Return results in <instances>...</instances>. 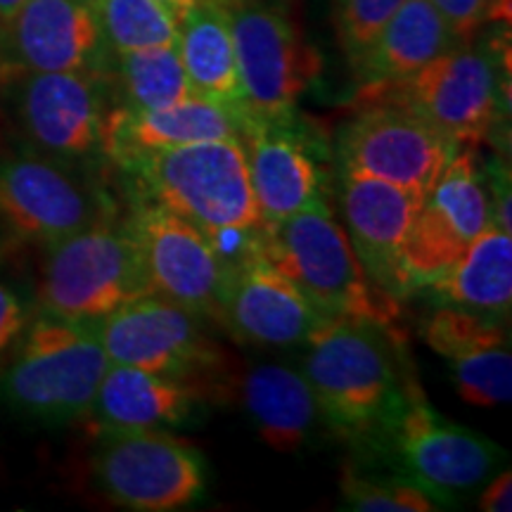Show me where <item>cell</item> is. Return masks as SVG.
<instances>
[{
    "label": "cell",
    "instance_id": "37",
    "mask_svg": "<svg viewBox=\"0 0 512 512\" xmlns=\"http://www.w3.org/2000/svg\"><path fill=\"white\" fill-rule=\"evenodd\" d=\"M219 3H230V0H219Z\"/></svg>",
    "mask_w": 512,
    "mask_h": 512
},
{
    "label": "cell",
    "instance_id": "26",
    "mask_svg": "<svg viewBox=\"0 0 512 512\" xmlns=\"http://www.w3.org/2000/svg\"><path fill=\"white\" fill-rule=\"evenodd\" d=\"M430 290L441 304L508 318L512 306V233L494 223L472 242L470 249L453 261Z\"/></svg>",
    "mask_w": 512,
    "mask_h": 512
},
{
    "label": "cell",
    "instance_id": "22",
    "mask_svg": "<svg viewBox=\"0 0 512 512\" xmlns=\"http://www.w3.org/2000/svg\"><path fill=\"white\" fill-rule=\"evenodd\" d=\"M197 403L195 384L133 366H110L86 415L100 434L169 430L185 425Z\"/></svg>",
    "mask_w": 512,
    "mask_h": 512
},
{
    "label": "cell",
    "instance_id": "8",
    "mask_svg": "<svg viewBox=\"0 0 512 512\" xmlns=\"http://www.w3.org/2000/svg\"><path fill=\"white\" fill-rule=\"evenodd\" d=\"M91 470L102 494L133 512L183 510L207 491V460L164 430L102 434Z\"/></svg>",
    "mask_w": 512,
    "mask_h": 512
},
{
    "label": "cell",
    "instance_id": "18",
    "mask_svg": "<svg viewBox=\"0 0 512 512\" xmlns=\"http://www.w3.org/2000/svg\"><path fill=\"white\" fill-rule=\"evenodd\" d=\"M422 339L448 363L465 403L479 408L510 403L512 349L501 318L441 304L422 320Z\"/></svg>",
    "mask_w": 512,
    "mask_h": 512
},
{
    "label": "cell",
    "instance_id": "24",
    "mask_svg": "<svg viewBox=\"0 0 512 512\" xmlns=\"http://www.w3.org/2000/svg\"><path fill=\"white\" fill-rule=\"evenodd\" d=\"M242 401L252 425L268 448L297 453L309 444L320 411L302 370L285 363H259L242 382Z\"/></svg>",
    "mask_w": 512,
    "mask_h": 512
},
{
    "label": "cell",
    "instance_id": "29",
    "mask_svg": "<svg viewBox=\"0 0 512 512\" xmlns=\"http://www.w3.org/2000/svg\"><path fill=\"white\" fill-rule=\"evenodd\" d=\"M342 498L344 505L356 512H432L446 508L441 498L403 472L368 475L351 465L342 475Z\"/></svg>",
    "mask_w": 512,
    "mask_h": 512
},
{
    "label": "cell",
    "instance_id": "34",
    "mask_svg": "<svg viewBox=\"0 0 512 512\" xmlns=\"http://www.w3.org/2000/svg\"><path fill=\"white\" fill-rule=\"evenodd\" d=\"M479 510L484 512H510L512 510V472H498L494 482L484 489L479 498Z\"/></svg>",
    "mask_w": 512,
    "mask_h": 512
},
{
    "label": "cell",
    "instance_id": "32",
    "mask_svg": "<svg viewBox=\"0 0 512 512\" xmlns=\"http://www.w3.org/2000/svg\"><path fill=\"white\" fill-rule=\"evenodd\" d=\"M486 174V188H489V200H491V223L496 228L512 233V219H510V169L508 164H503V159H489V164H484Z\"/></svg>",
    "mask_w": 512,
    "mask_h": 512
},
{
    "label": "cell",
    "instance_id": "19",
    "mask_svg": "<svg viewBox=\"0 0 512 512\" xmlns=\"http://www.w3.org/2000/svg\"><path fill=\"white\" fill-rule=\"evenodd\" d=\"M297 285L266 259L254 254L230 271L221 325L240 342L256 347H299L325 323Z\"/></svg>",
    "mask_w": 512,
    "mask_h": 512
},
{
    "label": "cell",
    "instance_id": "20",
    "mask_svg": "<svg viewBox=\"0 0 512 512\" xmlns=\"http://www.w3.org/2000/svg\"><path fill=\"white\" fill-rule=\"evenodd\" d=\"M425 197L401 185L373 176L339 174V204H342L347 238L361 261L363 271L382 290L403 297L401 252Z\"/></svg>",
    "mask_w": 512,
    "mask_h": 512
},
{
    "label": "cell",
    "instance_id": "13",
    "mask_svg": "<svg viewBox=\"0 0 512 512\" xmlns=\"http://www.w3.org/2000/svg\"><path fill=\"white\" fill-rule=\"evenodd\" d=\"M110 366H133L202 389L221 368L219 347L202 330L200 316L147 294L95 323Z\"/></svg>",
    "mask_w": 512,
    "mask_h": 512
},
{
    "label": "cell",
    "instance_id": "31",
    "mask_svg": "<svg viewBox=\"0 0 512 512\" xmlns=\"http://www.w3.org/2000/svg\"><path fill=\"white\" fill-rule=\"evenodd\" d=\"M430 3L463 43L470 41L479 27L491 19L505 24L510 19L508 0H430Z\"/></svg>",
    "mask_w": 512,
    "mask_h": 512
},
{
    "label": "cell",
    "instance_id": "17",
    "mask_svg": "<svg viewBox=\"0 0 512 512\" xmlns=\"http://www.w3.org/2000/svg\"><path fill=\"white\" fill-rule=\"evenodd\" d=\"M98 12L86 0H24L0 27V76L107 72Z\"/></svg>",
    "mask_w": 512,
    "mask_h": 512
},
{
    "label": "cell",
    "instance_id": "3",
    "mask_svg": "<svg viewBox=\"0 0 512 512\" xmlns=\"http://www.w3.org/2000/svg\"><path fill=\"white\" fill-rule=\"evenodd\" d=\"M261 252L325 318L366 320L403 335L399 299L363 271L330 204L299 211L266 230Z\"/></svg>",
    "mask_w": 512,
    "mask_h": 512
},
{
    "label": "cell",
    "instance_id": "2",
    "mask_svg": "<svg viewBox=\"0 0 512 512\" xmlns=\"http://www.w3.org/2000/svg\"><path fill=\"white\" fill-rule=\"evenodd\" d=\"M403 344V335L366 320L330 318L313 332L302 373L330 430L347 439L380 437L415 384L403 373Z\"/></svg>",
    "mask_w": 512,
    "mask_h": 512
},
{
    "label": "cell",
    "instance_id": "15",
    "mask_svg": "<svg viewBox=\"0 0 512 512\" xmlns=\"http://www.w3.org/2000/svg\"><path fill=\"white\" fill-rule=\"evenodd\" d=\"M107 211V197L62 159L27 152L0 162V219L19 238L55 245L107 221Z\"/></svg>",
    "mask_w": 512,
    "mask_h": 512
},
{
    "label": "cell",
    "instance_id": "35",
    "mask_svg": "<svg viewBox=\"0 0 512 512\" xmlns=\"http://www.w3.org/2000/svg\"><path fill=\"white\" fill-rule=\"evenodd\" d=\"M155 3L162 5V8L169 12V15L174 17L176 24H178V22H181V17L185 15V10H188L192 5V0H155Z\"/></svg>",
    "mask_w": 512,
    "mask_h": 512
},
{
    "label": "cell",
    "instance_id": "11",
    "mask_svg": "<svg viewBox=\"0 0 512 512\" xmlns=\"http://www.w3.org/2000/svg\"><path fill=\"white\" fill-rule=\"evenodd\" d=\"M358 114L337 138L339 174L373 176L430 195L460 150L418 114L389 102L356 105Z\"/></svg>",
    "mask_w": 512,
    "mask_h": 512
},
{
    "label": "cell",
    "instance_id": "21",
    "mask_svg": "<svg viewBox=\"0 0 512 512\" xmlns=\"http://www.w3.org/2000/svg\"><path fill=\"white\" fill-rule=\"evenodd\" d=\"M245 126V119L202 95L162 110H126L119 105L107 114L102 155L121 166L138 155L169 147L223 138L242 140Z\"/></svg>",
    "mask_w": 512,
    "mask_h": 512
},
{
    "label": "cell",
    "instance_id": "14",
    "mask_svg": "<svg viewBox=\"0 0 512 512\" xmlns=\"http://www.w3.org/2000/svg\"><path fill=\"white\" fill-rule=\"evenodd\" d=\"M12 86V107L24 136L43 155L88 159L105 147V72H22L0 76Z\"/></svg>",
    "mask_w": 512,
    "mask_h": 512
},
{
    "label": "cell",
    "instance_id": "28",
    "mask_svg": "<svg viewBox=\"0 0 512 512\" xmlns=\"http://www.w3.org/2000/svg\"><path fill=\"white\" fill-rule=\"evenodd\" d=\"M95 12L112 53L178 43L176 19L155 0H95Z\"/></svg>",
    "mask_w": 512,
    "mask_h": 512
},
{
    "label": "cell",
    "instance_id": "7",
    "mask_svg": "<svg viewBox=\"0 0 512 512\" xmlns=\"http://www.w3.org/2000/svg\"><path fill=\"white\" fill-rule=\"evenodd\" d=\"M230 31L247 121H285L316 83L323 62L283 10L230 0Z\"/></svg>",
    "mask_w": 512,
    "mask_h": 512
},
{
    "label": "cell",
    "instance_id": "10",
    "mask_svg": "<svg viewBox=\"0 0 512 512\" xmlns=\"http://www.w3.org/2000/svg\"><path fill=\"white\" fill-rule=\"evenodd\" d=\"M491 226V200L477 147H460L425 197L401 252L403 290L437 280Z\"/></svg>",
    "mask_w": 512,
    "mask_h": 512
},
{
    "label": "cell",
    "instance_id": "23",
    "mask_svg": "<svg viewBox=\"0 0 512 512\" xmlns=\"http://www.w3.org/2000/svg\"><path fill=\"white\" fill-rule=\"evenodd\" d=\"M178 53L195 95L247 121L228 3L192 0L178 22Z\"/></svg>",
    "mask_w": 512,
    "mask_h": 512
},
{
    "label": "cell",
    "instance_id": "1",
    "mask_svg": "<svg viewBox=\"0 0 512 512\" xmlns=\"http://www.w3.org/2000/svg\"><path fill=\"white\" fill-rule=\"evenodd\" d=\"M136 200L192 223L230 271L261 252L266 226L256 207L240 138L147 152L121 164Z\"/></svg>",
    "mask_w": 512,
    "mask_h": 512
},
{
    "label": "cell",
    "instance_id": "16",
    "mask_svg": "<svg viewBox=\"0 0 512 512\" xmlns=\"http://www.w3.org/2000/svg\"><path fill=\"white\" fill-rule=\"evenodd\" d=\"M249 181L266 230L328 202V152L297 114L285 121H247L242 133Z\"/></svg>",
    "mask_w": 512,
    "mask_h": 512
},
{
    "label": "cell",
    "instance_id": "4",
    "mask_svg": "<svg viewBox=\"0 0 512 512\" xmlns=\"http://www.w3.org/2000/svg\"><path fill=\"white\" fill-rule=\"evenodd\" d=\"M107 368L95 323L43 313L17 342L0 394L24 418L62 425L86 418Z\"/></svg>",
    "mask_w": 512,
    "mask_h": 512
},
{
    "label": "cell",
    "instance_id": "36",
    "mask_svg": "<svg viewBox=\"0 0 512 512\" xmlns=\"http://www.w3.org/2000/svg\"><path fill=\"white\" fill-rule=\"evenodd\" d=\"M24 0H0V27H3L8 19L15 15V12L22 8Z\"/></svg>",
    "mask_w": 512,
    "mask_h": 512
},
{
    "label": "cell",
    "instance_id": "25",
    "mask_svg": "<svg viewBox=\"0 0 512 512\" xmlns=\"http://www.w3.org/2000/svg\"><path fill=\"white\" fill-rule=\"evenodd\" d=\"M463 43L430 0H406L354 67L358 86L401 81Z\"/></svg>",
    "mask_w": 512,
    "mask_h": 512
},
{
    "label": "cell",
    "instance_id": "38",
    "mask_svg": "<svg viewBox=\"0 0 512 512\" xmlns=\"http://www.w3.org/2000/svg\"><path fill=\"white\" fill-rule=\"evenodd\" d=\"M86 3H93L95 5V0H86Z\"/></svg>",
    "mask_w": 512,
    "mask_h": 512
},
{
    "label": "cell",
    "instance_id": "27",
    "mask_svg": "<svg viewBox=\"0 0 512 512\" xmlns=\"http://www.w3.org/2000/svg\"><path fill=\"white\" fill-rule=\"evenodd\" d=\"M114 81L126 110H162L195 95L178 46L114 53Z\"/></svg>",
    "mask_w": 512,
    "mask_h": 512
},
{
    "label": "cell",
    "instance_id": "39",
    "mask_svg": "<svg viewBox=\"0 0 512 512\" xmlns=\"http://www.w3.org/2000/svg\"><path fill=\"white\" fill-rule=\"evenodd\" d=\"M508 3H510V0H508Z\"/></svg>",
    "mask_w": 512,
    "mask_h": 512
},
{
    "label": "cell",
    "instance_id": "30",
    "mask_svg": "<svg viewBox=\"0 0 512 512\" xmlns=\"http://www.w3.org/2000/svg\"><path fill=\"white\" fill-rule=\"evenodd\" d=\"M406 0H339L337 31L351 67L366 55L384 24Z\"/></svg>",
    "mask_w": 512,
    "mask_h": 512
},
{
    "label": "cell",
    "instance_id": "9",
    "mask_svg": "<svg viewBox=\"0 0 512 512\" xmlns=\"http://www.w3.org/2000/svg\"><path fill=\"white\" fill-rule=\"evenodd\" d=\"M380 437L394 453L399 472L446 505L453 494L475 489L489 479L505 460L494 441L434 411L418 382Z\"/></svg>",
    "mask_w": 512,
    "mask_h": 512
},
{
    "label": "cell",
    "instance_id": "12",
    "mask_svg": "<svg viewBox=\"0 0 512 512\" xmlns=\"http://www.w3.org/2000/svg\"><path fill=\"white\" fill-rule=\"evenodd\" d=\"M126 228L136 240L152 294L221 323L230 268L200 230L145 200H133Z\"/></svg>",
    "mask_w": 512,
    "mask_h": 512
},
{
    "label": "cell",
    "instance_id": "33",
    "mask_svg": "<svg viewBox=\"0 0 512 512\" xmlns=\"http://www.w3.org/2000/svg\"><path fill=\"white\" fill-rule=\"evenodd\" d=\"M27 323V306L22 304L15 290L0 283V361L17 347L24 330H27Z\"/></svg>",
    "mask_w": 512,
    "mask_h": 512
},
{
    "label": "cell",
    "instance_id": "5",
    "mask_svg": "<svg viewBox=\"0 0 512 512\" xmlns=\"http://www.w3.org/2000/svg\"><path fill=\"white\" fill-rule=\"evenodd\" d=\"M389 102L418 114L458 147H477L503 110L501 62L489 48L458 43L401 81L363 86L356 105Z\"/></svg>",
    "mask_w": 512,
    "mask_h": 512
},
{
    "label": "cell",
    "instance_id": "6",
    "mask_svg": "<svg viewBox=\"0 0 512 512\" xmlns=\"http://www.w3.org/2000/svg\"><path fill=\"white\" fill-rule=\"evenodd\" d=\"M152 294L131 230L110 219L48 245L41 271L43 313L98 323Z\"/></svg>",
    "mask_w": 512,
    "mask_h": 512
}]
</instances>
